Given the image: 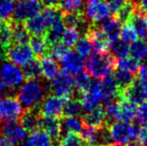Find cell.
<instances>
[{"instance_id":"cell-1","label":"cell","mask_w":147,"mask_h":146,"mask_svg":"<svg viewBox=\"0 0 147 146\" xmlns=\"http://www.w3.org/2000/svg\"><path fill=\"white\" fill-rule=\"evenodd\" d=\"M51 91L50 85L38 79H28L19 88L17 98L22 107L26 109H37Z\"/></svg>"},{"instance_id":"cell-2","label":"cell","mask_w":147,"mask_h":146,"mask_svg":"<svg viewBox=\"0 0 147 146\" xmlns=\"http://www.w3.org/2000/svg\"><path fill=\"white\" fill-rule=\"evenodd\" d=\"M117 66V58L108 52H94L89 55L88 59L85 61V68L88 75L96 79H104L110 75Z\"/></svg>"},{"instance_id":"cell-3","label":"cell","mask_w":147,"mask_h":146,"mask_svg":"<svg viewBox=\"0 0 147 146\" xmlns=\"http://www.w3.org/2000/svg\"><path fill=\"white\" fill-rule=\"evenodd\" d=\"M108 131L112 142L119 146L128 145L137 137L138 134L135 125L120 121L108 125Z\"/></svg>"},{"instance_id":"cell-4","label":"cell","mask_w":147,"mask_h":146,"mask_svg":"<svg viewBox=\"0 0 147 146\" xmlns=\"http://www.w3.org/2000/svg\"><path fill=\"white\" fill-rule=\"evenodd\" d=\"M23 112V107L18 98L11 95L0 97V123L15 122L21 118Z\"/></svg>"},{"instance_id":"cell-5","label":"cell","mask_w":147,"mask_h":146,"mask_svg":"<svg viewBox=\"0 0 147 146\" xmlns=\"http://www.w3.org/2000/svg\"><path fill=\"white\" fill-rule=\"evenodd\" d=\"M111 10L106 0H86L83 15L89 23H101L110 17Z\"/></svg>"},{"instance_id":"cell-6","label":"cell","mask_w":147,"mask_h":146,"mask_svg":"<svg viewBox=\"0 0 147 146\" xmlns=\"http://www.w3.org/2000/svg\"><path fill=\"white\" fill-rule=\"evenodd\" d=\"M42 11V2L40 0H25L18 2L15 5L13 15V22L23 23L28 21Z\"/></svg>"},{"instance_id":"cell-7","label":"cell","mask_w":147,"mask_h":146,"mask_svg":"<svg viewBox=\"0 0 147 146\" xmlns=\"http://www.w3.org/2000/svg\"><path fill=\"white\" fill-rule=\"evenodd\" d=\"M50 88L54 95L69 99V97L73 94L75 90L74 78L72 77L71 73L63 70L59 72L58 75L52 80Z\"/></svg>"},{"instance_id":"cell-8","label":"cell","mask_w":147,"mask_h":146,"mask_svg":"<svg viewBox=\"0 0 147 146\" xmlns=\"http://www.w3.org/2000/svg\"><path fill=\"white\" fill-rule=\"evenodd\" d=\"M0 73L6 86L10 89L21 87L24 83V73L19 66L11 62H4L0 69Z\"/></svg>"},{"instance_id":"cell-9","label":"cell","mask_w":147,"mask_h":146,"mask_svg":"<svg viewBox=\"0 0 147 146\" xmlns=\"http://www.w3.org/2000/svg\"><path fill=\"white\" fill-rule=\"evenodd\" d=\"M68 99L60 97L57 95H48L45 97L40 106L38 107V111L41 116L43 117H58L63 113L64 106Z\"/></svg>"},{"instance_id":"cell-10","label":"cell","mask_w":147,"mask_h":146,"mask_svg":"<svg viewBox=\"0 0 147 146\" xmlns=\"http://www.w3.org/2000/svg\"><path fill=\"white\" fill-rule=\"evenodd\" d=\"M6 55H7V59L9 60V62L22 67L32 60L34 57L32 49L27 44L11 45L7 48Z\"/></svg>"},{"instance_id":"cell-11","label":"cell","mask_w":147,"mask_h":146,"mask_svg":"<svg viewBox=\"0 0 147 146\" xmlns=\"http://www.w3.org/2000/svg\"><path fill=\"white\" fill-rule=\"evenodd\" d=\"M82 106L85 113L96 109L101 102H103V95L101 91L100 82L98 81H91L90 87L85 93L82 94L81 97Z\"/></svg>"},{"instance_id":"cell-12","label":"cell","mask_w":147,"mask_h":146,"mask_svg":"<svg viewBox=\"0 0 147 146\" xmlns=\"http://www.w3.org/2000/svg\"><path fill=\"white\" fill-rule=\"evenodd\" d=\"M1 135L7 138L13 145H18L25 140L27 131L22 127L20 123L9 122L5 123L1 127Z\"/></svg>"},{"instance_id":"cell-13","label":"cell","mask_w":147,"mask_h":146,"mask_svg":"<svg viewBox=\"0 0 147 146\" xmlns=\"http://www.w3.org/2000/svg\"><path fill=\"white\" fill-rule=\"evenodd\" d=\"M60 64L64 71L71 74H77L83 71L85 67V60L84 57L79 55L76 51L69 50L67 54L60 60Z\"/></svg>"},{"instance_id":"cell-14","label":"cell","mask_w":147,"mask_h":146,"mask_svg":"<svg viewBox=\"0 0 147 146\" xmlns=\"http://www.w3.org/2000/svg\"><path fill=\"white\" fill-rule=\"evenodd\" d=\"M86 36L89 38L92 45V49H94L95 52H107L108 48L110 47V41L108 40L107 36L102 32V30L99 27H93L89 29Z\"/></svg>"},{"instance_id":"cell-15","label":"cell","mask_w":147,"mask_h":146,"mask_svg":"<svg viewBox=\"0 0 147 146\" xmlns=\"http://www.w3.org/2000/svg\"><path fill=\"white\" fill-rule=\"evenodd\" d=\"M137 109L136 104L128 101L125 98H120L117 101V121L126 123L133 122L137 115Z\"/></svg>"},{"instance_id":"cell-16","label":"cell","mask_w":147,"mask_h":146,"mask_svg":"<svg viewBox=\"0 0 147 146\" xmlns=\"http://www.w3.org/2000/svg\"><path fill=\"white\" fill-rule=\"evenodd\" d=\"M38 109V108H37ZM37 109H28L23 112L20 120V124L27 132H33L38 130L42 124V119Z\"/></svg>"},{"instance_id":"cell-17","label":"cell","mask_w":147,"mask_h":146,"mask_svg":"<svg viewBox=\"0 0 147 146\" xmlns=\"http://www.w3.org/2000/svg\"><path fill=\"white\" fill-rule=\"evenodd\" d=\"M100 28L102 32L107 36L111 43L115 42L119 39L120 31H121V21L116 17H109L100 23Z\"/></svg>"},{"instance_id":"cell-18","label":"cell","mask_w":147,"mask_h":146,"mask_svg":"<svg viewBox=\"0 0 147 146\" xmlns=\"http://www.w3.org/2000/svg\"><path fill=\"white\" fill-rule=\"evenodd\" d=\"M25 27L29 34H32L33 36H42L45 35L49 28V25L47 23L46 19L43 16L42 12L37 14L36 16L32 17L28 21L25 22Z\"/></svg>"},{"instance_id":"cell-19","label":"cell","mask_w":147,"mask_h":146,"mask_svg":"<svg viewBox=\"0 0 147 146\" xmlns=\"http://www.w3.org/2000/svg\"><path fill=\"white\" fill-rule=\"evenodd\" d=\"M129 24L134 28L138 37L147 38V13L140 9H135L134 13L128 20Z\"/></svg>"},{"instance_id":"cell-20","label":"cell","mask_w":147,"mask_h":146,"mask_svg":"<svg viewBox=\"0 0 147 146\" xmlns=\"http://www.w3.org/2000/svg\"><path fill=\"white\" fill-rule=\"evenodd\" d=\"M113 77H114L115 82H116L118 90H119L120 94H121V97H122V93H123L129 86H131L132 84L135 82V80L137 79L135 73L130 72V71H128V70H124V69H121V68L115 69Z\"/></svg>"},{"instance_id":"cell-21","label":"cell","mask_w":147,"mask_h":146,"mask_svg":"<svg viewBox=\"0 0 147 146\" xmlns=\"http://www.w3.org/2000/svg\"><path fill=\"white\" fill-rule=\"evenodd\" d=\"M41 71L43 77L46 80H53L59 73V65L57 60H55L50 55H44L40 60Z\"/></svg>"},{"instance_id":"cell-22","label":"cell","mask_w":147,"mask_h":146,"mask_svg":"<svg viewBox=\"0 0 147 146\" xmlns=\"http://www.w3.org/2000/svg\"><path fill=\"white\" fill-rule=\"evenodd\" d=\"M83 123L84 125H87L90 127H94L96 129L102 128L106 126L105 122V113L103 107H97L96 109L86 113L83 116Z\"/></svg>"},{"instance_id":"cell-23","label":"cell","mask_w":147,"mask_h":146,"mask_svg":"<svg viewBox=\"0 0 147 146\" xmlns=\"http://www.w3.org/2000/svg\"><path fill=\"white\" fill-rule=\"evenodd\" d=\"M41 127L53 140H58L61 135L62 126L61 122L57 117H44L42 119Z\"/></svg>"},{"instance_id":"cell-24","label":"cell","mask_w":147,"mask_h":146,"mask_svg":"<svg viewBox=\"0 0 147 146\" xmlns=\"http://www.w3.org/2000/svg\"><path fill=\"white\" fill-rule=\"evenodd\" d=\"M66 26L64 24L63 20L60 19L57 22H55L54 24L50 26L47 30L45 37H46L48 43L51 45H54L56 43H59L62 40V37H63L64 33H65L66 30Z\"/></svg>"},{"instance_id":"cell-25","label":"cell","mask_w":147,"mask_h":146,"mask_svg":"<svg viewBox=\"0 0 147 146\" xmlns=\"http://www.w3.org/2000/svg\"><path fill=\"white\" fill-rule=\"evenodd\" d=\"M121 98H125L126 100H128V101L132 102L134 104L145 103V99L143 97V94H142L141 88H140V85L138 83L137 79L135 80V82L131 86H129L122 93Z\"/></svg>"},{"instance_id":"cell-26","label":"cell","mask_w":147,"mask_h":146,"mask_svg":"<svg viewBox=\"0 0 147 146\" xmlns=\"http://www.w3.org/2000/svg\"><path fill=\"white\" fill-rule=\"evenodd\" d=\"M28 142L31 146H54L55 141L42 129L31 132Z\"/></svg>"},{"instance_id":"cell-27","label":"cell","mask_w":147,"mask_h":146,"mask_svg":"<svg viewBox=\"0 0 147 146\" xmlns=\"http://www.w3.org/2000/svg\"><path fill=\"white\" fill-rule=\"evenodd\" d=\"M13 24V35H12V44L13 45H24L30 41V34L27 31L26 27L22 23Z\"/></svg>"},{"instance_id":"cell-28","label":"cell","mask_w":147,"mask_h":146,"mask_svg":"<svg viewBox=\"0 0 147 146\" xmlns=\"http://www.w3.org/2000/svg\"><path fill=\"white\" fill-rule=\"evenodd\" d=\"M29 46H30V48L32 49L33 53L38 57L44 56L45 53L50 48V44L48 43L45 35L33 36L32 38H30Z\"/></svg>"},{"instance_id":"cell-29","label":"cell","mask_w":147,"mask_h":146,"mask_svg":"<svg viewBox=\"0 0 147 146\" xmlns=\"http://www.w3.org/2000/svg\"><path fill=\"white\" fill-rule=\"evenodd\" d=\"M61 126L63 131L66 133H81L82 129L84 127L83 120L78 117H71V116H65L61 122Z\"/></svg>"},{"instance_id":"cell-30","label":"cell","mask_w":147,"mask_h":146,"mask_svg":"<svg viewBox=\"0 0 147 146\" xmlns=\"http://www.w3.org/2000/svg\"><path fill=\"white\" fill-rule=\"evenodd\" d=\"M13 35V24L12 21L0 22V46L7 49L12 44Z\"/></svg>"},{"instance_id":"cell-31","label":"cell","mask_w":147,"mask_h":146,"mask_svg":"<svg viewBox=\"0 0 147 146\" xmlns=\"http://www.w3.org/2000/svg\"><path fill=\"white\" fill-rule=\"evenodd\" d=\"M84 5V0H59L57 7L61 11L62 15L74 12H81Z\"/></svg>"},{"instance_id":"cell-32","label":"cell","mask_w":147,"mask_h":146,"mask_svg":"<svg viewBox=\"0 0 147 146\" xmlns=\"http://www.w3.org/2000/svg\"><path fill=\"white\" fill-rule=\"evenodd\" d=\"M84 112L82 102L78 98H71L68 99L64 106L63 113L65 116H71V117H78Z\"/></svg>"},{"instance_id":"cell-33","label":"cell","mask_w":147,"mask_h":146,"mask_svg":"<svg viewBox=\"0 0 147 146\" xmlns=\"http://www.w3.org/2000/svg\"><path fill=\"white\" fill-rule=\"evenodd\" d=\"M22 70H23L24 76L28 79H38L42 75L40 61L38 59L33 58L27 64L24 65Z\"/></svg>"},{"instance_id":"cell-34","label":"cell","mask_w":147,"mask_h":146,"mask_svg":"<svg viewBox=\"0 0 147 146\" xmlns=\"http://www.w3.org/2000/svg\"><path fill=\"white\" fill-rule=\"evenodd\" d=\"M130 55L140 62L147 57V42L144 40H137L130 46Z\"/></svg>"},{"instance_id":"cell-35","label":"cell","mask_w":147,"mask_h":146,"mask_svg":"<svg viewBox=\"0 0 147 146\" xmlns=\"http://www.w3.org/2000/svg\"><path fill=\"white\" fill-rule=\"evenodd\" d=\"M91 80L89 78L88 73L85 72H79L75 74V77H74V87L75 90L77 91L78 94H83L85 93L88 90V88L90 87Z\"/></svg>"},{"instance_id":"cell-36","label":"cell","mask_w":147,"mask_h":146,"mask_svg":"<svg viewBox=\"0 0 147 146\" xmlns=\"http://www.w3.org/2000/svg\"><path fill=\"white\" fill-rule=\"evenodd\" d=\"M14 9V0H0V22L9 20L13 15Z\"/></svg>"},{"instance_id":"cell-37","label":"cell","mask_w":147,"mask_h":146,"mask_svg":"<svg viewBox=\"0 0 147 146\" xmlns=\"http://www.w3.org/2000/svg\"><path fill=\"white\" fill-rule=\"evenodd\" d=\"M111 51H112V54L114 55L116 58H124V57H127L128 54L130 53V46L127 43L123 42L121 40H116L115 42L111 43L110 45Z\"/></svg>"},{"instance_id":"cell-38","label":"cell","mask_w":147,"mask_h":146,"mask_svg":"<svg viewBox=\"0 0 147 146\" xmlns=\"http://www.w3.org/2000/svg\"><path fill=\"white\" fill-rule=\"evenodd\" d=\"M80 33L81 32L78 29H76V28H66L65 33H64L61 40L62 43L64 45H66L68 48L72 46H75L76 43L80 39Z\"/></svg>"},{"instance_id":"cell-39","label":"cell","mask_w":147,"mask_h":146,"mask_svg":"<svg viewBox=\"0 0 147 146\" xmlns=\"http://www.w3.org/2000/svg\"><path fill=\"white\" fill-rule=\"evenodd\" d=\"M57 146H87L81 136L75 133H67L58 142Z\"/></svg>"},{"instance_id":"cell-40","label":"cell","mask_w":147,"mask_h":146,"mask_svg":"<svg viewBox=\"0 0 147 146\" xmlns=\"http://www.w3.org/2000/svg\"><path fill=\"white\" fill-rule=\"evenodd\" d=\"M118 66L121 69H124V70H128L130 72L133 73H138L140 69V62L136 59H134L133 57L131 56H127L124 57V58H121L119 61H118Z\"/></svg>"},{"instance_id":"cell-41","label":"cell","mask_w":147,"mask_h":146,"mask_svg":"<svg viewBox=\"0 0 147 146\" xmlns=\"http://www.w3.org/2000/svg\"><path fill=\"white\" fill-rule=\"evenodd\" d=\"M119 38H120V40L127 43V44H129V43L132 44V43L137 41L138 35H137V33H136L135 30H134V28L132 27L129 23H127L121 28Z\"/></svg>"},{"instance_id":"cell-42","label":"cell","mask_w":147,"mask_h":146,"mask_svg":"<svg viewBox=\"0 0 147 146\" xmlns=\"http://www.w3.org/2000/svg\"><path fill=\"white\" fill-rule=\"evenodd\" d=\"M91 50H92V45L87 36L80 37L78 42L75 45V51L82 57H87L90 55Z\"/></svg>"},{"instance_id":"cell-43","label":"cell","mask_w":147,"mask_h":146,"mask_svg":"<svg viewBox=\"0 0 147 146\" xmlns=\"http://www.w3.org/2000/svg\"><path fill=\"white\" fill-rule=\"evenodd\" d=\"M69 48L63 43H56L54 45H51L49 48V52H50V56L53 57L55 60H61L64 56L68 53Z\"/></svg>"},{"instance_id":"cell-44","label":"cell","mask_w":147,"mask_h":146,"mask_svg":"<svg viewBox=\"0 0 147 146\" xmlns=\"http://www.w3.org/2000/svg\"><path fill=\"white\" fill-rule=\"evenodd\" d=\"M137 75V81L140 85V88H141L145 102H147V65L140 66Z\"/></svg>"},{"instance_id":"cell-45","label":"cell","mask_w":147,"mask_h":146,"mask_svg":"<svg viewBox=\"0 0 147 146\" xmlns=\"http://www.w3.org/2000/svg\"><path fill=\"white\" fill-rule=\"evenodd\" d=\"M134 11H135V5H134L131 1H129L122 9H120L119 11L117 12L115 17H116L117 19H119L121 22L127 21V20L130 19L132 14L134 13Z\"/></svg>"},{"instance_id":"cell-46","label":"cell","mask_w":147,"mask_h":146,"mask_svg":"<svg viewBox=\"0 0 147 146\" xmlns=\"http://www.w3.org/2000/svg\"><path fill=\"white\" fill-rule=\"evenodd\" d=\"M106 2L110 8L111 13L116 14L120 9H122L129 2V0H106Z\"/></svg>"},{"instance_id":"cell-47","label":"cell","mask_w":147,"mask_h":146,"mask_svg":"<svg viewBox=\"0 0 147 146\" xmlns=\"http://www.w3.org/2000/svg\"><path fill=\"white\" fill-rule=\"evenodd\" d=\"M138 123L142 125H147V103H142L137 109V115H136Z\"/></svg>"},{"instance_id":"cell-48","label":"cell","mask_w":147,"mask_h":146,"mask_svg":"<svg viewBox=\"0 0 147 146\" xmlns=\"http://www.w3.org/2000/svg\"><path fill=\"white\" fill-rule=\"evenodd\" d=\"M137 138L140 144L147 145V125H143V126L138 130Z\"/></svg>"},{"instance_id":"cell-49","label":"cell","mask_w":147,"mask_h":146,"mask_svg":"<svg viewBox=\"0 0 147 146\" xmlns=\"http://www.w3.org/2000/svg\"><path fill=\"white\" fill-rule=\"evenodd\" d=\"M6 51H7V49H5L4 47L0 46V66H2V64L4 63L5 59L7 58V55H6Z\"/></svg>"},{"instance_id":"cell-50","label":"cell","mask_w":147,"mask_h":146,"mask_svg":"<svg viewBox=\"0 0 147 146\" xmlns=\"http://www.w3.org/2000/svg\"><path fill=\"white\" fill-rule=\"evenodd\" d=\"M136 1H137V5L139 7L138 9L147 13V0H136Z\"/></svg>"},{"instance_id":"cell-51","label":"cell","mask_w":147,"mask_h":146,"mask_svg":"<svg viewBox=\"0 0 147 146\" xmlns=\"http://www.w3.org/2000/svg\"><path fill=\"white\" fill-rule=\"evenodd\" d=\"M42 4L46 5V7H52V6L58 5L59 0H40Z\"/></svg>"},{"instance_id":"cell-52","label":"cell","mask_w":147,"mask_h":146,"mask_svg":"<svg viewBox=\"0 0 147 146\" xmlns=\"http://www.w3.org/2000/svg\"><path fill=\"white\" fill-rule=\"evenodd\" d=\"M0 146H13V144L3 135H0Z\"/></svg>"},{"instance_id":"cell-53","label":"cell","mask_w":147,"mask_h":146,"mask_svg":"<svg viewBox=\"0 0 147 146\" xmlns=\"http://www.w3.org/2000/svg\"><path fill=\"white\" fill-rule=\"evenodd\" d=\"M6 88H7V86H6L5 82L1 76V73H0V94H3L6 91Z\"/></svg>"},{"instance_id":"cell-54","label":"cell","mask_w":147,"mask_h":146,"mask_svg":"<svg viewBox=\"0 0 147 146\" xmlns=\"http://www.w3.org/2000/svg\"><path fill=\"white\" fill-rule=\"evenodd\" d=\"M17 146H31L29 144V142L28 141H23V142H21L20 144H18Z\"/></svg>"},{"instance_id":"cell-55","label":"cell","mask_w":147,"mask_h":146,"mask_svg":"<svg viewBox=\"0 0 147 146\" xmlns=\"http://www.w3.org/2000/svg\"><path fill=\"white\" fill-rule=\"evenodd\" d=\"M126 146H141V145H140L139 142H131V143H129V144L126 145Z\"/></svg>"},{"instance_id":"cell-56","label":"cell","mask_w":147,"mask_h":146,"mask_svg":"<svg viewBox=\"0 0 147 146\" xmlns=\"http://www.w3.org/2000/svg\"><path fill=\"white\" fill-rule=\"evenodd\" d=\"M105 146H119V145H116V144H109V145H105Z\"/></svg>"},{"instance_id":"cell-57","label":"cell","mask_w":147,"mask_h":146,"mask_svg":"<svg viewBox=\"0 0 147 146\" xmlns=\"http://www.w3.org/2000/svg\"><path fill=\"white\" fill-rule=\"evenodd\" d=\"M18 2H21V1H25V0H17Z\"/></svg>"},{"instance_id":"cell-58","label":"cell","mask_w":147,"mask_h":146,"mask_svg":"<svg viewBox=\"0 0 147 146\" xmlns=\"http://www.w3.org/2000/svg\"><path fill=\"white\" fill-rule=\"evenodd\" d=\"M146 146H147V145H146Z\"/></svg>"}]
</instances>
